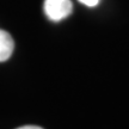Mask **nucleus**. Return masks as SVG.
Here are the masks:
<instances>
[{
	"label": "nucleus",
	"mask_w": 129,
	"mask_h": 129,
	"mask_svg": "<svg viewBox=\"0 0 129 129\" xmlns=\"http://www.w3.org/2000/svg\"><path fill=\"white\" fill-rule=\"evenodd\" d=\"M79 1H80L83 5L88 6V7H94V6H97V5L99 4L101 0H79Z\"/></svg>",
	"instance_id": "nucleus-3"
},
{
	"label": "nucleus",
	"mask_w": 129,
	"mask_h": 129,
	"mask_svg": "<svg viewBox=\"0 0 129 129\" xmlns=\"http://www.w3.org/2000/svg\"><path fill=\"white\" fill-rule=\"evenodd\" d=\"M17 129H43V128L37 127V125H24V127H19Z\"/></svg>",
	"instance_id": "nucleus-4"
},
{
	"label": "nucleus",
	"mask_w": 129,
	"mask_h": 129,
	"mask_svg": "<svg viewBox=\"0 0 129 129\" xmlns=\"http://www.w3.org/2000/svg\"><path fill=\"white\" fill-rule=\"evenodd\" d=\"M14 49V42L9 32L0 30V62L9 60Z\"/></svg>",
	"instance_id": "nucleus-2"
},
{
	"label": "nucleus",
	"mask_w": 129,
	"mask_h": 129,
	"mask_svg": "<svg viewBox=\"0 0 129 129\" xmlns=\"http://www.w3.org/2000/svg\"><path fill=\"white\" fill-rule=\"evenodd\" d=\"M44 12L53 22H60L72 13L73 5L71 0H44Z\"/></svg>",
	"instance_id": "nucleus-1"
}]
</instances>
